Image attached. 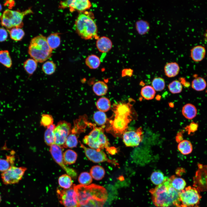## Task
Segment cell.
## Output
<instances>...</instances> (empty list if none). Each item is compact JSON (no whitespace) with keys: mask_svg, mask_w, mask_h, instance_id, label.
<instances>
[{"mask_svg":"<svg viewBox=\"0 0 207 207\" xmlns=\"http://www.w3.org/2000/svg\"><path fill=\"white\" fill-rule=\"evenodd\" d=\"M132 99L127 102H117L112 107L113 115L108 120L106 128V131L115 137L123 135L126 131L129 123L133 119L135 112L133 110Z\"/></svg>","mask_w":207,"mask_h":207,"instance_id":"obj_1","label":"cell"},{"mask_svg":"<svg viewBox=\"0 0 207 207\" xmlns=\"http://www.w3.org/2000/svg\"><path fill=\"white\" fill-rule=\"evenodd\" d=\"M79 207H103L108 194L103 187L92 184L88 185L74 184Z\"/></svg>","mask_w":207,"mask_h":207,"instance_id":"obj_2","label":"cell"},{"mask_svg":"<svg viewBox=\"0 0 207 207\" xmlns=\"http://www.w3.org/2000/svg\"><path fill=\"white\" fill-rule=\"evenodd\" d=\"M180 191L172 187L169 178L166 177L162 184L150 191L153 202L156 207H170L173 205L181 207L179 198Z\"/></svg>","mask_w":207,"mask_h":207,"instance_id":"obj_3","label":"cell"},{"mask_svg":"<svg viewBox=\"0 0 207 207\" xmlns=\"http://www.w3.org/2000/svg\"><path fill=\"white\" fill-rule=\"evenodd\" d=\"M89 13L81 12L78 15L75 23V30L83 39L90 40L95 38L97 39L99 38L97 27Z\"/></svg>","mask_w":207,"mask_h":207,"instance_id":"obj_4","label":"cell"},{"mask_svg":"<svg viewBox=\"0 0 207 207\" xmlns=\"http://www.w3.org/2000/svg\"><path fill=\"white\" fill-rule=\"evenodd\" d=\"M52 50L48 44L45 37L41 34L31 40L28 53L30 56L37 62L42 63L51 56Z\"/></svg>","mask_w":207,"mask_h":207,"instance_id":"obj_5","label":"cell"},{"mask_svg":"<svg viewBox=\"0 0 207 207\" xmlns=\"http://www.w3.org/2000/svg\"><path fill=\"white\" fill-rule=\"evenodd\" d=\"M32 13L30 9L21 12L6 9L0 15L1 24L7 30L14 28L22 27L24 16Z\"/></svg>","mask_w":207,"mask_h":207,"instance_id":"obj_6","label":"cell"},{"mask_svg":"<svg viewBox=\"0 0 207 207\" xmlns=\"http://www.w3.org/2000/svg\"><path fill=\"white\" fill-rule=\"evenodd\" d=\"M93 127L89 134L84 137L83 142L90 148L100 150L106 149L107 151L110 147L109 143L103 128L96 127L94 125Z\"/></svg>","mask_w":207,"mask_h":207,"instance_id":"obj_7","label":"cell"},{"mask_svg":"<svg viewBox=\"0 0 207 207\" xmlns=\"http://www.w3.org/2000/svg\"><path fill=\"white\" fill-rule=\"evenodd\" d=\"M201 196L198 189L188 186L181 191L179 195L181 207H198Z\"/></svg>","mask_w":207,"mask_h":207,"instance_id":"obj_8","label":"cell"},{"mask_svg":"<svg viewBox=\"0 0 207 207\" xmlns=\"http://www.w3.org/2000/svg\"><path fill=\"white\" fill-rule=\"evenodd\" d=\"M74 184L70 188L62 189H57L56 192L60 203L64 207H79V204Z\"/></svg>","mask_w":207,"mask_h":207,"instance_id":"obj_9","label":"cell"},{"mask_svg":"<svg viewBox=\"0 0 207 207\" xmlns=\"http://www.w3.org/2000/svg\"><path fill=\"white\" fill-rule=\"evenodd\" d=\"M27 168L24 167L13 166L1 173V177L3 183L6 185L18 183L22 179Z\"/></svg>","mask_w":207,"mask_h":207,"instance_id":"obj_10","label":"cell"},{"mask_svg":"<svg viewBox=\"0 0 207 207\" xmlns=\"http://www.w3.org/2000/svg\"><path fill=\"white\" fill-rule=\"evenodd\" d=\"M71 126L70 123L65 120H61L57 123L53 131L55 144L62 147L71 133Z\"/></svg>","mask_w":207,"mask_h":207,"instance_id":"obj_11","label":"cell"},{"mask_svg":"<svg viewBox=\"0 0 207 207\" xmlns=\"http://www.w3.org/2000/svg\"><path fill=\"white\" fill-rule=\"evenodd\" d=\"M80 142V147L83 149L86 156L90 161L96 163L107 162L115 166L118 165L115 160L109 159L102 150L87 147Z\"/></svg>","mask_w":207,"mask_h":207,"instance_id":"obj_12","label":"cell"},{"mask_svg":"<svg viewBox=\"0 0 207 207\" xmlns=\"http://www.w3.org/2000/svg\"><path fill=\"white\" fill-rule=\"evenodd\" d=\"M63 147L55 144L50 146L49 152L54 160L65 172L67 174L72 177L77 176L76 172L73 169L68 167L64 164L63 158Z\"/></svg>","mask_w":207,"mask_h":207,"instance_id":"obj_13","label":"cell"},{"mask_svg":"<svg viewBox=\"0 0 207 207\" xmlns=\"http://www.w3.org/2000/svg\"><path fill=\"white\" fill-rule=\"evenodd\" d=\"M143 136V130L140 127L136 130L126 131L122 135V138L126 146L133 147L139 144L142 140Z\"/></svg>","mask_w":207,"mask_h":207,"instance_id":"obj_14","label":"cell"},{"mask_svg":"<svg viewBox=\"0 0 207 207\" xmlns=\"http://www.w3.org/2000/svg\"><path fill=\"white\" fill-rule=\"evenodd\" d=\"M91 5L88 0H69L68 7L71 12L76 10L81 13L90 8Z\"/></svg>","mask_w":207,"mask_h":207,"instance_id":"obj_15","label":"cell"},{"mask_svg":"<svg viewBox=\"0 0 207 207\" xmlns=\"http://www.w3.org/2000/svg\"><path fill=\"white\" fill-rule=\"evenodd\" d=\"M96 46L98 51L102 53L109 51L112 47V43L108 37L102 36L99 37L96 41Z\"/></svg>","mask_w":207,"mask_h":207,"instance_id":"obj_16","label":"cell"},{"mask_svg":"<svg viewBox=\"0 0 207 207\" xmlns=\"http://www.w3.org/2000/svg\"><path fill=\"white\" fill-rule=\"evenodd\" d=\"M87 117L86 115L80 116L74 121V126L72 129L71 133L75 135L78 134L83 131L86 125L90 124L88 122Z\"/></svg>","mask_w":207,"mask_h":207,"instance_id":"obj_17","label":"cell"},{"mask_svg":"<svg viewBox=\"0 0 207 207\" xmlns=\"http://www.w3.org/2000/svg\"><path fill=\"white\" fill-rule=\"evenodd\" d=\"M15 152L12 151L9 155L6 156L5 158H0V172H4L14 166L15 161Z\"/></svg>","mask_w":207,"mask_h":207,"instance_id":"obj_18","label":"cell"},{"mask_svg":"<svg viewBox=\"0 0 207 207\" xmlns=\"http://www.w3.org/2000/svg\"><path fill=\"white\" fill-rule=\"evenodd\" d=\"M206 53L205 48L202 45L194 47L190 50V56L193 60L199 62L204 58Z\"/></svg>","mask_w":207,"mask_h":207,"instance_id":"obj_19","label":"cell"},{"mask_svg":"<svg viewBox=\"0 0 207 207\" xmlns=\"http://www.w3.org/2000/svg\"><path fill=\"white\" fill-rule=\"evenodd\" d=\"M180 70L178 64L176 62H168L165 65L164 68L165 74L169 78L176 76L179 74Z\"/></svg>","mask_w":207,"mask_h":207,"instance_id":"obj_20","label":"cell"},{"mask_svg":"<svg viewBox=\"0 0 207 207\" xmlns=\"http://www.w3.org/2000/svg\"><path fill=\"white\" fill-rule=\"evenodd\" d=\"M182 113L185 118L189 120H191L196 116L197 114V110L194 105L187 103L183 107Z\"/></svg>","mask_w":207,"mask_h":207,"instance_id":"obj_21","label":"cell"},{"mask_svg":"<svg viewBox=\"0 0 207 207\" xmlns=\"http://www.w3.org/2000/svg\"><path fill=\"white\" fill-rule=\"evenodd\" d=\"M135 26L136 31L141 35L147 34L150 29L149 23L147 20L143 19L137 20L135 23Z\"/></svg>","mask_w":207,"mask_h":207,"instance_id":"obj_22","label":"cell"},{"mask_svg":"<svg viewBox=\"0 0 207 207\" xmlns=\"http://www.w3.org/2000/svg\"><path fill=\"white\" fill-rule=\"evenodd\" d=\"M169 179L171 186L176 190L180 191L184 189L186 183L182 178L177 177L173 175Z\"/></svg>","mask_w":207,"mask_h":207,"instance_id":"obj_23","label":"cell"},{"mask_svg":"<svg viewBox=\"0 0 207 207\" xmlns=\"http://www.w3.org/2000/svg\"><path fill=\"white\" fill-rule=\"evenodd\" d=\"M192 88L194 90L200 91L204 90L207 87L205 80L200 76H195L191 83Z\"/></svg>","mask_w":207,"mask_h":207,"instance_id":"obj_24","label":"cell"},{"mask_svg":"<svg viewBox=\"0 0 207 207\" xmlns=\"http://www.w3.org/2000/svg\"><path fill=\"white\" fill-rule=\"evenodd\" d=\"M55 126L52 124L47 127L44 135V139L46 144L50 146L55 144V137L53 132Z\"/></svg>","mask_w":207,"mask_h":207,"instance_id":"obj_25","label":"cell"},{"mask_svg":"<svg viewBox=\"0 0 207 207\" xmlns=\"http://www.w3.org/2000/svg\"><path fill=\"white\" fill-rule=\"evenodd\" d=\"M92 89L96 95L101 96L104 95L107 93L108 88L107 85L104 82L98 81L94 84Z\"/></svg>","mask_w":207,"mask_h":207,"instance_id":"obj_26","label":"cell"},{"mask_svg":"<svg viewBox=\"0 0 207 207\" xmlns=\"http://www.w3.org/2000/svg\"><path fill=\"white\" fill-rule=\"evenodd\" d=\"M77 155L74 150L68 149L63 154V158L64 164L70 165L74 163L77 160Z\"/></svg>","mask_w":207,"mask_h":207,"instance_id":"obj_27","label":"cell"},{"mask_svg":"<svg viewBox=\"0 0 207 207\" xmlns=\"http://www.w3.org/2000/svg\"><path fill=\"white\" fill-rule=\"evenodd\" d=\"M90 173L93 179L96 180H100L104 177L105 171L102 167L96 165L91 167L90 170Z\"/></svg>","mask_w":207,"mask_h":207,"instance_id":"obj_28","label":"cell"},{"mask_svg":"<svg viewBox=\"0 0 207 207\" xmlns=\"http://www.w3.org/2000/svg\"><path fill=\"white\" fill-rule=\"evenodd\" d=\"M23 66L26 72L31 76L37 69V62L32 58H29L24 62Z\"/></svg>","mask_w":207,"mask_h":207,"instance_id":"obj_29","label":"cell"},{"mask_svg":"<svg viewBox=\"0 0 207 207\" xmlns=\"http://www.w3.org/2000/svg\"><path fill=\"white\" fill-rule=\"evenodd\" d=\"M177 148L183 154L188 155L190 154L193 150V146L191 142L188 140H183L179 143Z\"/></svg>","mask_w":207,"mask_h":207,"instance_id":"obj_30","label":"cell"},{"mask_svg":"<svg viewBox=\"0 0 207 207\" xmlns=\"http://www.w3.org/2000/svg\"><path fill=\"white\" fill-rule=\"evenodd\" d=\"M101 60L99 58L94 54L89 55L85 59L86 65L90 69H96L99 66Z\"/></svg>","mask_w":207,"mask_h":207,"instance_id":"obj_31","label":"cell"},{"mask_svg":"<svg viewBox=\"0 0 207 207\" xmlns=\"http://www.w3.org/2000/svg\"><path fill=\"white\" fill-rule=\"evenodd\" d=\"M140 93L141 96L145 99L150 100L154 98L156 92L152 86L147 85L142 88Z\"/></svg>","mask_w":207,"mask_h":207,"instance_id":"obj_32","label":"cell"},{"mask_svg":"<svg viewBox=\"0 0 207 207\" xmlns=\"http://www.w3.org/2000/svg\"><path fill=\"white\" fill-rule=\"evenodd\" d=\"M46 39L48 45L52 50L57 48L60 44V38L58 33H52Z\"/></svg>","mask_w":207,"mask_h":207,"instance_id":"obj_33","label":"cell"},{"mask_svg":"<svg viewBox=\"0 0 207 207\" xmlns=\"http://www.w3.org/2000/svg\"><path fill=\"white\" fill-rule=\"evenodd\" d=\"M0 63L8 68L12 67V61L8 50L0 51Z\"/></svg>","mask_w":207,"mask_h":207,"instance_id":"obj_34","label":"cell"},{"mask_svg":"<svg viewBox=\"0 0 207 207\" xmlns=\"http://www.w3.org/2000/svg\"><path fill=\"white\" fill-rule=\"evenodd\" d=\"M96 106L99 111L103 112H106L108 111L111 108V103L108 98L101 97L97 101Z\"/></svg>","mask_w":207,"mask_h":207,"instance_id":"obj_35","label":"cell"},{"mask_svg":"<svg viewBox=\"0 0 207 207\" xmlns=\"http://www.w3.org/2000/svg\"><path fill=\"white\" fill-rule=\"evenodd\" d=\"M7 30L9 33L10 38L16 41L21 40L25 35L24 30L20 28H14Z\"/></svg>","mask_w":207,"mask_h":207,"instance_id":"obj_36","label":"cell"},{"mask_svg":"<svg viewBox=\"0 0 207 207\" xmlns=\"http://www.w3.org/2000/svg\"><path fill=\"white\" fill-rule=\"evenodd\" d=\"M58 182L60 187L65 189H68L73 185L71 177L67 174L60 176L58 178Z\"/></svg>","mask_w":207,"mask_h":207,"instance_id":"obj_37","label":"cell"},{"mask_svg":"<svg viewBox=\"0 0 207 207\" xmlns=\"http://www.w3.org/2000/svg\"><path fill=\"white\" fill-rule=\"evenodd\" d=\"M78 143L77 136L76 135L71 133L67 137L62 147L66 148L75 147L77 146Z\"/></svg>","mask_w":207,"mask_h":207,"instance_id":"obj_38","label":"cell"},{"mask_svg":"<svg viewBox=\"0 0 207 207\" xmlns=\"http://www.w3.org/2000/svg\"><path fill=\"white\" fill-rule=\"evenodd\" d=\"M56 66L55 64L52 61H48L43 64L42 69L43 72L47 75L53 74L55 72Z\"/></svg>","mask_w":207,"mask_h":207,"instance_id":"obj_39","label":"cell"},{"mask_svg":"<svg viewBox=\"0 0 207 207\" xmlns=\"http://www.w3.org/2000/svg\"><path fill=\"white\" fill-rule=\"evenodd\" d=\"M93 118L96 123L99 125H104L108 120L106 114L100 111H96L94 113Z\"/></svg>","mask_w":207,"mask_h":207,"instance_id":"obj_40","label":"cell"},{"mask_svg":"<svg viewBox=\"0 0 207 207\" xmlns=\"http://www.w3.org/2000/svg\"><path fill=\"white\" fill-rule=\"evenodd\" d=\"M165 177L162 172L157 171L152 173L150 176V179L153 184L158 185L164 182Z\"/></svg>","mask_w":207,"mask_h":207,"instance_id":"obj_41","label":"cell"},{"mask_svg":"<svg viewBox=\"0 0 207 207\" xmlns=\"http://www.w3.org/2000/svg\"><path fill=\"white\" fill-rule=\"evenodd\" d=\"M152 86L155 91H160L163 90L165 87L164 79L160 77L154 78L152 82Z\"/></svg>","mask_w":207,"mask_h":207,"instance_id":"obj_42","label":"cell"},{"mask_svg":"<svg viewBox=\"0 0 207 207\" xmlns=\"http://www.w3.org/2000/svg\"><path fill=\"white\" fill-rule=\"evenodd\" d=\"M168 88L171 93L175 94L180 93L183 89V86L181 82L177 80H174L168 85Z\"/></svg>","mask_w":207,"mask_h":207,"instance_id":"obj_43","label":"cell"},{"mask_svg":"<svg viewBox=\"0 0 207 207\" xmlns=\"http://www.w3.org/2000/svg\"><path fill=\"white\" fill-rule=\"evenodd\" d=\"M92 178L90 173L84 172L80 174L78 177V181L81 185H88L92 182Z\"/></svg>","mask_w":207,"mask_h":207,"instance_id":"obj_44","label":"cell"},{"mask_svg":"<svg viewBox=\"0 0 207 207\" xmlns=\"http://www.w3.org/2000/svg\"><path fill=\"white\" fill-rule=\"evenodd\" d=\"M53 118L51 115L45 114H42L40 120V124L41 126L47 128L53 124Z\"/></svg>","mask_w":207,"mask_h":207,"instance_id":"obj_45","label":"cell"},{"mask_svg":"<svg viewBox=\"0 0 207 207\" xmlns=\"http://www.w3.org/2000/svg\"><path fill=\"white\" fill-rule=\"evenodd\" d=\"M198 124L193 122H191L189 125L185 128V129L187 131L189 134L195 131L198 128Z\"/></svg>","mask_w":207,"mask_h":207,"instance_id":"obj_46","label":"cell"},{"mask_svg":"<svg viewBox=\"0 0 207 207\" xmlns=\"http://www.w3.org/2000/svg\"><path fill=\"white\" fill-rule=\"evenodd\" d=\"M8 37V33L6 29L3 27H0V42L5 41Z\"/></svg>","mask_w":207,"mask_h":207,"instance_id":"obj_47","label":"cell"},{"mask_svg":"<svg viewBox=\"0 0 207 207\" xmlns=\"http://www.w3.org/2000/svg\"><path fill=\"white\" fill-rule=\"evenodd\" d=\"M133 70L130 68L123 69L122 71L121 76L122 77L126 76L131 77L133 74Z\"/></svg>","mask_w":207,"mask_h":207,"instance_id":"obj_48","label":"cell"},{"mask_svg":"<svg viewBox=\"0 0 207 207\" xmlns=\"http://www.w3.org/2000/svg\"><path fill=\"white\" fill-rule=\"evenodd\" d=\"M106 151L111 154H115L117 152V149L114 147H110Z\"/></svg>","mask_w":207,"mask_h":207,"instance_id":"obj_49","label":"cell"},{"mask_svg":"<svg viewBox=\"0 0 207 207\" xmlns=\"http://www.w3.org/2000/svg\"><path fill=\"white\" fill-rule=\"evenodd\" d=\"M176 140L177 142L178 143H179L183 140L181 132H179L177 134L176 137Z\"/></svg>","mask_w":207,"mask_h":207,"instance_id":"obj_50","label":"cell"},{"mask_svg":"<svg viewBox=\"0 0 207 207\" xmlns=\"http://www.w3.org/2000/svg\"><path fill=\"white\" fill-rule=\"evenodd\" d=\"M204 34H205L204 35L205 37L207 39V30L206 31V32Z\"/></svg>","mask_w":207,"mask_h":207,"instance_id":"obj_51","label":"cell"},{"mask_svg":"<svg viewBox=\"0 0 207 207\" xmlns=\"http://www.w3.org/2000/svg\"><path fill=\"white\" fill-rule=\"evenodd\" d=\"M2 6L1 5V4L0 3V12L2 10Z\"/></svg>","mask_w":207,"mask_h":207,"instance_id":"obj_52","label":"cell"},{"mask_svg":"<svg viewBox=\"0 0 207 207\" xmlns=\"http://www.w3.org/2000/svg\"><path fill=\"white\" fill-rule=\"evenodd\" d=\"M1 195L0 194V203L1 202Z\"/></svg>","mask_w":207,"mask_h":207,"instance_id":"obj_53","label":"cell"}]
</instances>
